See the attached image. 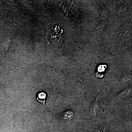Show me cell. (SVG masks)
I'll return each instance as SVG.
<instances>
[{
    "label": "cell",
    "instance_id": "cell-3",
    "mask_svg": "<svg viewBox=\"0 0 132 132\" xmlns=\"http://www.w3.org/2000/svg\"><path fill=\"white\" fill-rule=\"evenodd\" d=\"M100 106V102L98 98L92 104L91 108V111H92L93 113L95 114L98 111Z\"/></svg>",
    "mask_w": 132,
    "mask_h": 132
},
{
    "label": "cell",
    "instance_id": "cell-1",
    "mask_svg": "<svg viewBox=\"0 0 132 132\" xmlns=\"http://www.w3.org/2000/svg\"><path fill=\"white\" fill-rule=\"evenodd\" d=\"M50 35L51 40L53 42L59 43L63 39L64 32L60 26L56 25L51 28Z\"/></svg>",
    "mask_w": 132,
    "mask_h": 132
},
{
    "label": "cell",
    "instance_id": "cell-2",
    "mask_svg": "<svg viewBox=\"0 0 132 132\" xmlns=\"http://www.w3.org/2000/svg\"><path fill=\"white\" fill-rule=\"evenodd\" d=\"M37 100L39 102H40L42 104H43L44 106H46L45 102L46 100V94L45 93L42 92L38 94L37 97Z\"/></svg>",
    "mask_w": 132,
    "mask_h": 132
},
{
    "label": "cell",
    "instance_id": "cell-4",
    "mask_svg": "<svg viewBox=\"0 0 132 132\" xmlns=\"http://www.w3.org/2000/svg\"><path fill=\"white\" fill-rule=\"evenodd\" d=\"M106 66L105 65H102L100 66L98 68V71L100 72H104L106 69Z\"/></svg>",
    "mask_w": 132,
    "mask_h": 132
}]
</instances>
